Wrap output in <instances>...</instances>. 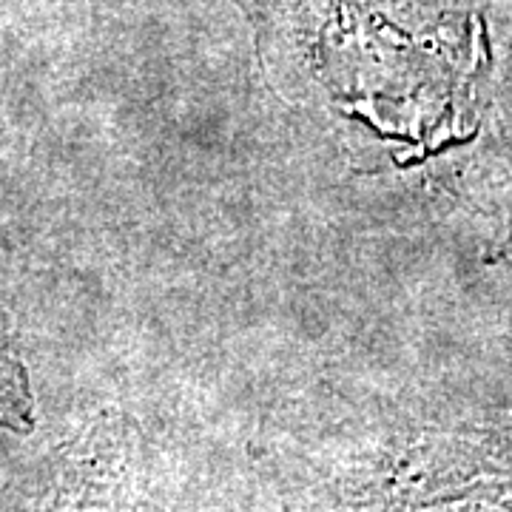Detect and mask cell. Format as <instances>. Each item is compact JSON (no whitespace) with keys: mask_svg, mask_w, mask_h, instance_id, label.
Returning <instances> with one entry per match:
<instances>
[{"mask_svg":"<svg viewBox=\"0 0 512 512\" xmlns=\"http://www.w3.org/2000/svg\"><path fill=\"white\" fill-rule=\"evenodd\" d=\"M0 427L12 433L35 430V399L26 365L20 362L18 350L0 333Z\"/></svg>","mask_w":512,"mask_h":512,"instance_id":"cell-1","label":"cell"}]
</instances>
